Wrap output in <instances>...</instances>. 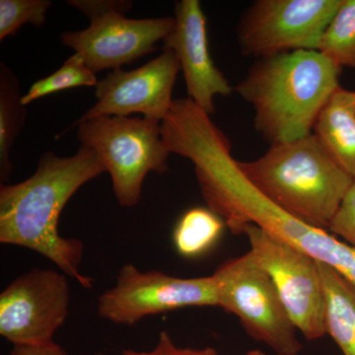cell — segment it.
<instances>
[{
	"instance_id": "8",
	"label": "cell",
	"mask_w": 355,
	"mask_h": 355,
	"mask_svg": "<svg viewBox=\"0 0 355 355\" xmlns=\"http://www.w3.org/2000/svg\"><path fill=\"white\" fill-rule=\"evenodd\" d=\"M342 0H259L238 26L241 53L263 58L316 50Z\"/></svg>"
},
{
	"instance_id": "23",
	"label": "cell",
	"mask_w": 355,
	"mask_h": 355,
	"mask_svg": "<svg viewBox=\"0 0 355 355\" xmlns=\"http://www.w3.org/2000/svg\"><path fill=\"white\" fill-rule=\"evenodd\" d=\"M9 355H69L60 345L55 343L39 345H12Z\"/></svg>"
},
{
	"instance_id": "11",
	"label": "cell",
	"mask_w": 355,
	"mask_h": 355,
	"mask_svg": "<svg viewBox=\"0 0 355 355\" xmlns=\"http://www.w3.org/2000/svg\"><path fill=\"white\" fill-rule=\"evenodd\" d=\"M174 17L130 19L112 13L90 21L83 31L60 34L62 44L83 58L94 73L121 69L157 50L175 27Z\"/></svg>"
},
{
	"instance_id": "3",
	"label": "cell",
	"mask_w": 355,
	"mask_h": 355,
	"mask_svg": "<svg viewBox=\"0 0 355 355\" xmlns=\"http://www.w3.org/2000/svg\"><path fill=\"white\" fill-rule=\"evenodd\" d=\"M268 200L312 227L328 231L354 179L324 151L314 133L272 144L260 158L238 161Z\"/></svg>"
},
{
	"instance_id": "17",
	"label": "cell",
	"mask_w": 355,
	"mask_h": 355,
	"mask_svg": "<svg viewBox=\"0 0 355 355\" xmlns=\"http://www.w3.org/2000/svg\"><path fill=\"white\" fill-rule=\"evenodd\" d=\"M316 50L340 69H355V0H342Z\"/></svg>"
},
{
	"instance_id": "9",
	"label": "cell",
	"mask_w": 355,
	"mask_h": 355,
	"mask_svg": "<svg viewBox=\"0 0 355 355\" xmlns=\"http://www.w3.org/2000/svg\"><path fill=\"white\" fill-rule=\"evenodd\" d=\"M69 306V277L60 270L33 268L0 294V335L12 345L53 342Z\"/></svg>"
},
{
	"instance_id": "21",
	"label": "cell",
	"mask_w": 355,
	"mask_h": 355,
	"mask_svg": "<svg viewBox=\"0 0 355 355\" xmlns=\"http://www.w3.org/2000/svg\"><path fill=\"white\" fill-rule=\"evenodd\" d=\"M67 3L90 21L112 13L125 15L132 7V1L128 0H69Z\"/></svg>"
},
{
	"instance_id": "6",
	"label": "cell",
	"mask_w": 355,
	"mask_h": 355,
	"mask_svg": "<svg viewBox=\"0 0 355 355\" xmlns=\"http://www.w3.org/2000/svg\"><path fill=\"white\" fill-rule=\"evenodd\" d=\"M218 306L216 280L182 279L158 270L142 272L132 263L121 266L116 284L98 298L99 317L132 326L144 318L187 307Z\"/></svg>"
},
{
	"instance_id": "10",
	"label": "cell",
	"mask_w": 355,
	"mask_h": 355,
	"mask_svg": "<svg viewBox=\"0 0 355 355\" xmlns=\"http://www.w3.org/2000/svg\"><path fill=\"white\" fill-rule=\"evenodd\" d=\"M181 70L176 53L169 49L139 69L111 70L96 85L97 103L74 123L133 114L162 121L171 111L173 89Z\"/></svg>"
},
{
	"instance_id": "18",
	"label": "cell",
	"mask_w": 355,
	"mask_h": 355,
	"mask_svg": "<svg viewBox=\"0 0 355 355\" xmlns=\"http://www.w3.org/2000/svg\"><path fill=\"white\" fill-rule=\"evenodd\" d=\"M97 83L96 73L88 69L79 53H74L57 71L33 84L28 92L23 95L22 102L28 106L30 103L53 93L70 88L90 87Z\"/></svg>"
},
{
	"instance_id": "7",
	"label": "cell",
	"mask_w": 355,
	"mask_h": 355,
	"mask_svg": "<svg viewBox=\"0 0 355 355\" xmlns=\"http://www.w3.org/2000/svg\"><path fill=\"white\" fill-rule=\"evenodd\" d=\"M243 234L249 240L250 253L272 279L297 331L308 340H319L327 335L323 286L318 261L258 226L248 225Z\"/></svg>"
},
{
	"instance_id": "15",
	"label": "cell",
	"mask_w": 355,
	"mask_h": 355,
	"mask_svg": "<svg viewBox=\"0 0 355 355\" xmlns=\"http://www.w3.org/2000/svg\"><path fill=\"white\" fill-rule=\"evenodd\" d=\"M19 80L0 62V180L8 181L13 172L10 161L14 142L24 127L27 108L22 102Z\"/></svg>"
},
{
	"instance_id": "16",
	"label": "cell",
	"mask_w": 355,
	"mask_h": 355,
	"mask_svg": "<svg viewBox=\"0 0 355 355\" xmlns=\"http://www.w3.org/2000/svg\"><path fill=\"white\" fill-rule=\"evenodd\" d=\"M224 226L223 219L209 207L188 210L178 221L173 233L178 253L186 258L205 254L218 241Z\"/></svg>"
},
{
	"instance_id": "1",
	"label": "cell",
	"mask_w": 355,
	"mask_h": 355,
	"mask_svg": "<svg viewBox=\"0 0 355 355\" xmlns=\"http://www.w3.org/2000/svg\"><path fill=\"white\" fill-rule=\"evenodd\" d=\"M104 172L101 159L89 147L69 157L43 154L31 177L0 187V243L37 252L84 288H92L94 279L79 268L83 242L62 237L58 223L70 198Z\"/></svg>"
},
{
	"instance_id": "19",
	"label": "cell",
	"mask_w": 355,
	"mask_h": 355,
	"mask_svg": "<svg viewBox=\"0 0 355 355\" xmlns=\"http://www.w3.org/2000/svg\"><path fill=\"white\" fill-rule=\"evenodd\" d=\"M50 0H0V41L17 34L25 24L43 27Z\"/></svg>"
},
{
	"instance_id": "25",
	"label": "cell",
	"mask_w": 355,
	"mask_h": 355,
	"mask_svg": "<svg viewBox=\"0 0 355 355\" xmlns=\"http://www.w3.org/2000/svg\"><path fill=\"white\" fill-rule=\"evenodd\" d=\"M97 355H107V354H98Z\"/></svg>"
},
{
	"instance_id": "20",
	"label": "cell",
	"mask_w": 355,
	"mask_h": 355,
	"mask_svg": "<svg viewBox=\"0 0 355 355\" xmlns=\"http://www.w3.org/2000/svg\"><path fill=\"white\" fill-rule=\"evenodd\" d=\"M328 232L355 249V180L331 222Z\"/></svg>"
},
{
	"instance_id": "4",
	"label": "cell",
	"mask_w": 355,
	"mask_h": 355,
	"mask_svg": "<svg viewBox=\"0 0 355 355\" xmlns=\"http://www.w3.org/2000/svg\"><path fill=\"white\" fill-rule=\"evenodd\" d=\"M76 127L81 146L93 149L101 159L121 207L139 205L149 173L168 171L171 153L163 141L161 121L146 116H98L73 123L67 130Z\"/></svg>"
},
{
	"instance_id": "14",
	"label": "cell",
	"mask_w": 355,
	"mask_h": 355,
	"mask_svg": "<svg viewBox=\"0 0 355 355\" xmlns=\"http://www.w3.org/2000/svg\"><path fill=\"white\" fill-rule=\"evenodd\" d=\"M323 286L324 324L343 355H355V282L326 263H320Z\"/></svg>"
},
{
	"instance_id": "22",
	"label": "cell",
	"mask_w": 355,
	"mask_h": 355,
	"mask_svg": "<svg viewBox=\"0 0 355 355\" xmlns=\"http://www.w3.org/2000/svg\"><path fill=\"white\" fill-rule=\"evenodd\" d=\"M121 355H219L212 347L205 349H182L173 342L167 331H161L156 347L150 352H137L133 349H123Z\"/></svg>"
},
{
	"instance_id": "13",
	"label": "cell",
	"mask_w": 355,
	"mask_h": 355,
	"mask_svg": "<svg viewBox=\"0 0 355 355\" xmlns=\"http://www.w3.org/2000/svg\"><path fill=\"white\" fill-rule=\"evenodd\" d=\"M313 133L329 156L355 180V92L336 89L318 116Z\"/></svg>"
},
{
	"instance_id": "5",
	"label": "cell",
	"mask_w": 355,
	"mask_h": 355,
	"mask_svg": "<svg viewBox=\"0 0 355 355\" xmlns=\"http://www.w3.org/2000/svg\"><path fill=\"white\" fill-rule=\"evenodd\" d=\"M218 307L234 314L254 340L277 355H298L302 343L270 275L250 252L214 272Z\"/></svg>"
},
{
	"instance_id": "24",
	"label": "cell",
	"mask_w": 355,
	"mask_h": 355,
	"mask_svg": "<svg viewBox=\"0 0 355 355\" xmlns=\"http://www.w3.org/2000/svg\"><path fill=\"white\" fill-rule=\"evenodd\" d=\"M246 355H266L261 350L254 349L248 352Z\"/></svg>"
},
{
	"instance_id": "2",
	"label": "cell",
	"mask_w": 355,
	"mask_h": 355,
	"mask_svg": "<svg viewBox=\"0 0 355 355\" xmlns=\"http://www.w3.org/2000/svg\"><path fill=\"white\" fill-rule=\"evenodd\" d=\"M340 69L317 50L260 58L236 86L253 107L256 130L270 144L302 139L336 89Z\"/></svg>"
},
{
	"instance_id": "12",
	"label": "cell",
	"mask_w": 355,
	"mask_h": 355,
	"mask_svg": "<svg viewBox=\"0 0 355 355\" xmlns=\"http://www.w3.org/2000/svg\"><path fill=\"white\" fill-rule=\"evenodd\" d=\"M174 29L163 49L176 53L183 70L189 99L205 113L216 111L214 98L228 96L233 88L210 57L207 18L198 0H181L175 6Z\"/></svg>"
}]
</instances>
